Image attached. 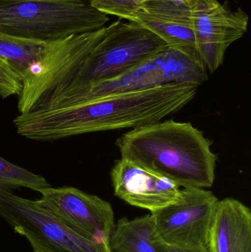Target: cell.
Segmentation results:
<instances>
[{
  "instance_id": "6da1fadb",
  "label": "cell",
  "mask_w": 251,
  "mask_h": 252,
  "mask_svg": "<svg viewBox=\"0 0 251 252\" xmlns=\"http://www.w3.org/2000/svg\"><path fill=\"white\" fill-rule=\"evenodd\" d=\"M197 89L193 84H173L116 93L60 109L19 115L13 124L21 136L38 141L134 129L181 110L195 98Z\"/></svg>"
},
{
  "instance_id": "7a4b0ae2",
  "label": "cell",
  "mask_w": 251,
  "mask_h": 252,
  "mask_svg": "<svg viewBox=\"0 0 251 252\" xmlns=\"http://www.w3.org/2000/svg\"><path fill=\"white\" fill-rule=\"evenodd\" d=\"M121 158L167 178L180 188H210L218 157L212 142L191 123L159 121L116 140Z\"/></svg>"
},
{
  "instance_id": "3957f363",
  "label": "cell",
  "mask_w": 251,
  "mask_h": 252,
  "mask_svg": "<svg viewBox=\"0 0 251 252\" xmlns=\"http://www.w3.org/2000/svg\"><path fill=\"white\" fill-rule=\"evenodd\" d=\"M109 21L88 0H0V32L28 39L51 42Z\"/></svg>"
},
{
  "instance_id": "277c9868",
  "label": "cell",
  "mask_w": 251,
  "mask_h": 252,
  "mask_svg": "<svg viewBox=\"0 0 251 252\" xmlns=\"http://www.w3.org/2000/svg\"><path fill=\"white\" fill-rule=\"evenodd\" d=\"M207 79V69L200 59L168 47L116 78L93 84L62 99L50 109L66 107L109 94L168 84H187L199 87Z\"/></svg>"
},
{
  "instance_id": "5b68a950",
  "label": "cell",
  "mask_w": 251,
  "mask_h": 252,
  "mask_svg": "<svg viewBox=\"0 0 251 252\" xmlns=\"http://www.w3.org/2000/svg\"><path fill=\"white\" fill-rule=\"evenodd\" d=\"M0 217L34 250L45 252H112L84 238L46 210L38 200L27 199L0 189Z\"/></svg>"
},
{
  "instance_id": "8992f818",
  "label": "cell",
  "mask_w": 251,
  "mask_h": 252,
  "mask_svg": "<svg viewBox=\"0 0 251 252\" xmlns=\"http://www.w3.org/2000/svg\"><path fill=\"white\" fill-rule=\"evenodd\" d=\"M219 199L204 188H182L176 201L151 212L167 246H207Z\"/></svg>"
},
{
  "instance_id": "52a82bcc",
  "label": "cell",
  "mask_w": 251,
  "mask_h": 252,
  "mask_svg": "<svg viewBox=\"0 0 251 252\" xmlns=\"http://www.w3.org/2000/svg\"><path fill=\"white\" fill-rule=\"evenodd\" d=\"M187 1L197 53L206 69L213 73L223 63L230 45L247 32L249 15L241 7L230 8L228 1Z\"/></svg>"
},
{
  "instance_id": "ba28073f",
  "label": "cell",
  "mask_w": 251,
  "mask_h": 252,
  "mask_svg": "<svg viewBox=\"0 0 251 252\" xmlns=\"http://www.w3.org/2000/svg\"><path fill=\"white\" fill-rule=\"evenodd\" d=\"M40 193L44 208L84 238L109 248L115 224L110 203L72 187H50Z\"/></svg>"
},
{
  "instance_id": "9c48e42d",
  "label": "cell",
  "mask_w": 251,
  "mask_h": 252,
  "mask_svg": "<svg viewBox=\"0 0 251 252\" xmlns=\"http://www.w3.org/2000/svg\"><path fill=\"white\" fill-rule=\"evenodd\" d=\"M110 176L116 197L150 213L175 202L181 194V188L167 178L125 158L115 161Z\"/></svg>"
},
{
  "instance_id": "30bf717a",
  "label": "cell",
  "mask_w": 251,
  "mask_h": 252,
  "mask_svg": "<svg viewBox=\"0 0 251 252\" xmlns=\"http://www.w3.org/2000/svg\"><path fill=\"white\" fill-rule=\"evenodd\" d=\"M131 21L156 34L169 48L200 59L196 49L191 12L187 0L144 1L138 6Z\"/></svg>"
},
{
  "instance_id": "8fae6325",
  "label": "cell",
  "mask_w": 251,
  "mask_h": 252,
  "mask_svg": "<svg viewBox=\"0 0 251 252\" xmlns=\"http://www.w3.org/2000/svg\"><path fill=\"white\" fill-rule=\"evenodd\" d=\"M210 252H251V211L239 200L218 202L209 234Z\"/></svg>"
},
{
  "instance_id": "7c38bea8",
  "label": "cell",
  "mask_w": 251,
  "mask_h": 252,
  "mask_svg": "<svg viewBox=\"0 0 251 252\" xmlns=\"http://www.w3.org/2000/svg\"><path fill=\"white\" fill-rule=\"evenodd\" d=\"M109 248L112 252H168L151 214L119 219L111 233Z\"/></svg>"
},
{
  "instance_id": "4fadbf2b",
  "label": "cell",
  "mask_w": 251,
  "mask_h": 252,
  "mask_svg": "<svg viewBox=\"0 0 251 252\" xmlns=\"http://www.w3.org/2000/svg\"><path fill=\"white\" fill-rule=\"evenodd\" d=\"M50 44L47 41L28 39L0 32V62L19 75L22 81L43 59Z\"/></svg>"
},
{
  "instance_id": "5bb4252c",
  "label": "cell",
  "mask_w": 251,
  "mask_h": 252,
  "mask_svg": "<svg viewBox=\"0 0 251 252\" xmlns=\"http://www.w3.org/2000/svg\"><path fill=\"white\" fill-rule=\"evenodd\" d=\"M50 185L43 176L29 172L0 157V189L26 188L40 192Z\"/></svg>"
},
{
  "instance_id": "9a60e30c",
  "label": "cell",
  "mask_w": 251,
  "mask_h": 252,
  "mask_svg": "<svg viewBox=\"0 0 251 252\" xmlns=\"http://www.w3.org/2000/svg\"><path fill=\"white\" fill-rule=\"evenodd\" d=\"M88 2L104 14L117 16L131 21L133 14L141 3L134 0H88Z\"/></svg>"
},
{
  "instance_id": "2e32d148",
  "label": "cell",
  "mask_w": 251,
  "mask_h": 252,
  "mask_svg": "<svg viewBox=\"0 0 251 252\" xmlns=\"http://www.w3.org/2000/svg\"><path fill=\"white\" fill-rule=\"evenodd\" d=\"M22 89V81L19 75L0 62V96L7 98L11 95H19Z\"/></svg>"
},
{
  "instance_id": "e0dca14e",
  "label": "cell",
  "mask_w": 251,
  "mask_h": 252,
  "mask_svg": "<svg viewBox=\"0 0 251 252\" xmlns=\"http://www.w3.org/2000/svg\"><path fill=\"white\" fill-rule=\"evenodd\" d=\"M168 252H210L207 246H167Z\"/></svg>"
},
{
  "instance_id": "ac0fdd59",
  "label": "cell",
  "mask_w": 251,
  "mask_h": 252,
  "mask_svg": "<svg viewBox=\"0 0 251 252\" xmlns=\"http://www.w3.org/2000/svg\"><path fill=\"white\" fill-rule=\"evenodd\" d=\"M134 1H137V2L139 3H142L144 2V1H149V0H134Z\"/></svg>"
},
{
  "instance_id": "d6986e66",
  "label": "cell",
  "mask_w": 251,
  "mask_h": 252,
  "mask_svg": "<svg viewBox=\"0 0 251 252\" xmlns=\"http://www.w3.org/2000/svg\"><path fill=\"white\" fill-rule=\"evenodd\" d=\"M33 252H45L42 251V250H34Z\"/></svg>"
}]
</instances>
